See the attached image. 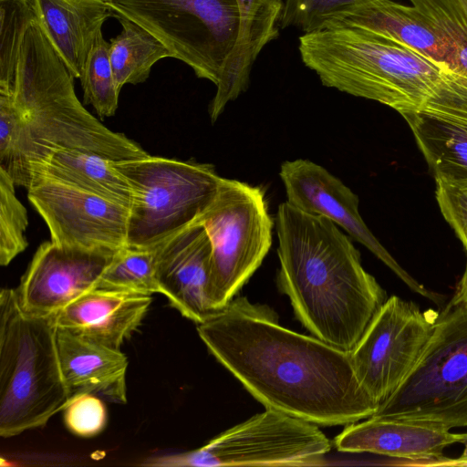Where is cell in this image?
<instances>
[{"label":"cell","instance_id":"6da1fadb","mask_svg":"<svg viewBox=\"0 0 467 467\" xmlns=\"http://www.w3.org/2000/svg\"><path fill=\"white\" fill-rule=\"evenodd\" d=\"M197 332L265 409L318 426H347L379 407L358 381L350 352L284 327L268 306L237 297L197 324Z\"/></svg>","mask_w":467,"mask_h":467},{"label":"cell","instance_id":"7a4b0ae2","mask_svg":"<svg viewBox=\"0 0 467 467\" xmlns=\"http://www.w3.org/2000/svg\"><path fill=\"white\" fill-rule=\"evenodd\" d=\"M74 77L36 17L19 48L11 87L0 89V167L16 185L28 187V169L60 150L93 152L113 161L148 156L81 104Z\"/></svg>","mask_w":467,"mask_h":467},{"label":"cell","instance_id":"3957f363","mask_svg":"<svg viewBox=\"0 0 467 467\" xmlns=\"http://www.w3.org/2000/svg\"><path fill=\"white\" fill-rule=\"evenodd\" d=\"M277 285L312 336L351 352L388 299L349 236L287 202L275 216Z\"/></svg>","mask_w":467,"mask_h":467},{"label":"cell","instance_id":"277c9868","mask_svg":"<svg viewBox=\"0 0 467 467\" xmlns=\"http://www.w3.org/2000/svg\"><path fill=\"white\" fill-rule=\"evenodd\" d=\"M298 50L324 86L400 114L421 107L451 71L448 64L408 46L342 25L303 34Z\"/></svg>","mask_w":467,"mask_h":467},{"label":"cell","instance_id":"5b68a950","mask_svg":"<svg viewBox=\"0 0 467 467\" xmlns=\"http://www.w3.org/2000/svg\"><path fill=\"white\" fill-rule=\"evenodd\" d=\"M57 314L27 313L16 288L0 293V435L42 427L69 401L57 347Z\"/></svg>","mask_w":467,"mask_h":467},{"label":"cell","instance_id":"8992f818","mask_svg":"<svg viewBox=\"0 0 467 467\" xmlns=\"http://www.w3.org/2000/svg\"><path fill=\"white\" fill-rule=\"evenodd\" d=\"M132 189L127 246L153 249L199 223L223 178L213 165L159 156L114 161Z\"/></svg>","mask_w":467,"mask_h":467},{"label":"cell","instance_id":"52a82bcc","mask_svg":"<svg viewBox=\"0 0 467 467\" xmlns=\"http://www.w3.org/2000/svg\"><path fill=\"white\" fill-rule=\"evenodd\" d=\"M371 417L467 427V306L450 303L417 365Z\"/></svg>","mask_w":467,"mask_h":467},{"label":"cell","instance_id":"ba28073f","mask_svg":"<svg viewBox=\"0 0 467 467\" xmlns=\"http://www.w3.org/2000/svg\"><path fill=\"white\" fill-rule=\"evenodd\" d=\"M113 17L130 19L158 38L194 74L220 81L236 43V0H109Z\"/></svg>","mask_w":467,"mask_h":467},{"label":"cell","instance_id":"9c48e42d","mask_svg":"<svg viewBox=\"0 0 467 467\" xmlns=\"http://www.w3.org/2000/svg\"><path fill=\"white\" fill-rule=\"evenodd\" d=\"M199 223L212 244L210 298L218 311L261 265L272 244L274 222L260 187L223 178Z\"/></svg>","mask_w":467,"mask_h":467},{"label":"cell","instance_id":"30bf717a","mask_svg":"<svg viewBox=\"0 0 467 467\" xmlns=\"http://www.w3.org/2000/svg\"><path fill=\"white\" fill-rule=\"evenodd\" d=\"M332 448L318 425L272 410L233 426L196 450L163 455L151 466H322Z\"/></svg>","mask_w":467,"mask_h":467},{"label":"cell","instance_id":"8fae6325","mask_svg":"<svg viewBox=\"0 0 467 467\" xmlns=\"http://www.w3.org/2000/svg\"><path fill=\"white\" fill-rule=\"evenodd\" d=\"M438 313L388 297L350 352L354 373L379 406L406 380L432 335Z\"/></svg>","mask_w":467,"mask_h":467},{"label":"cell","instance_id":"7c38bea8","mask_svg":"<svg viewBox=\"0 0 467 467\" xmlns=\"http://www.w3.org/2000/svg\"><path fill=\"white\" fill-rule=\"evenodd\" d=\"M27 198L64 246L119 250L127 246L130 208L53 180L34 179Z\"/></svg>","mask_w":467,"mask_h":467},{"label":"cell","instance_id":"4fadbf2b","mask_svg":"<svg viewBox=\"0 0 467 467\" xmlns=\"http://www.w3.org/2000/svg\"><path fill=\"white\" fill-rule=\"evenodd\" d=\"M286 202L307 213L329 219L366 246L413 292L441 305L443 296L428 290L407 273L370 232L358 212V196L322 166L303 159L281 164Z\"/></svg>","mask_w":467,"mask_h":467},{"label":"cell","instance_id":"5bb4252c","mask_svg":"<svg viewBox=\"0 0 467 467\" xmlns=\"http://www.w3.org/2000/svg\"><path fill=\"white\" fill-rule=\"evenodd\" d=\"M116 251L42 243L16 288L21 306L33 315L57 314L97 287Z\"/></svg>","mask_w":467,"mask_h":467},{"label":"cell","instance_id":"9a60e30c","mask_svg":"<svg viewBox=\"0 0 467 467\" xmlns=\"http://www.w3.org/2000/svg\"><path fill=\"white\" fill-rule=\"evenodd\" d=\"M400 115L435 179L467 177V76L451 69L421 107Z\"/></svg>","mask_w":467,"mask_h":467},{"label":"cell","instance_id":"2e32d148","mask_svg":"<svg viewBox=\"0 0 467 467\" xmlns=\"http://www.w3.org/2000/svg\"><path fill=\"white\" fill-rule=\"evenodd\" d=\"M153 249L161 294L171 305L196 324L215 313L210 298L212 244L203 225L194 223Z\"/></svg>","mask_w":467,"mask_h":467},{"label":"cell","instance_id":"e0dca14e","mask_svg":"<svg viewBox=\"0 0 467 467\" xmlns=\"http://www.w3.org/2000/svg\"><path fill=\"white\" fill-rule=\"evenodd\" d=\"M465 433L431 424L389 418L369 417L348 424L335 438L343 452H369L406 462V464L453 465L443 451L462 443Z\"/></svg>","mask_w":467,"mask_h":467},{"label":"cell","instance_id":"ac0fdd59","mask_svg":"<svg viewBox=\"0 0 467 467\" xmlns=\"http://www.w3.org/2000/svg\"><path fill=\"white\" fill-rule=\"evenodd\" d=\"M152 302L150 295L96 287L57 313V326L120 349L140 325Z\"/></svg>","mask_w":467,"mask_h":467},{"label":"cell","instance_id":"d6986e66","mask_svg":"<svg viewBox=\"0 0 467 467\" xmlns=\"http://www.w3.org/2000/svg\"><path fill=\"white\" fill-rule=\"evenodd\" d=\"M57 347L70 399L90 393L109 402L126 403L128 358L120 349L58 326Z\"/></svg>","mask_w":467,"mask_h":467},{"label":"cell","instance_id":"ffe728a7","mask_svg":"<svg viewBox=\"0 0 467 467\" xmlns=\"http://www.w3.org/2000/svg\"><path fill=\"white\" fill-rule=\"evenodd\" d=\"M239 26L236 43L216 86L209 113L215 121L230 101L246 90L252 67L262 49L279 36L285 0H236Z\"/></svg>","mask_w":467,"mask_h":467},{"label":"cell","instance_id":"44dd1931","mask_svg":"<svg viewBox=\"0 0 467 467\" xmlns=\"http://www.w3.org/2000/svg\"><path fill=\"white\" fill-rule=\"evenodd\" d=\"M36 20L75 78L105 21L113 17L109 0H32Z\"/></svg>","mask_w":467,"mask_h":467},{"label":"cell","instance_id":"7402d4cb","mask_svg":"<svg viewBox=\"0 0 467 467\" xmlns=\"http://www.w3.org/2000/svg\"><path fill=\"white\" fill-rule=\"evenodd\" d=\"M336 25L366 30L443 63H446L451 51L450 41L420 11L413 5L392 0L366 4L340 16L324 27Z\"/></svg>","mask_w":467,"mask_h":467},{"label":"cell","instance_id":"603a6c76","mask_svg":"<svg viewBox=\"0 0 467 467\" xmlns=\"http://www.w3.org/2000/svg\"><path fill=\"white\" fill-rule=\"evenodd\" d=\"M34 179L53 180L130 207L132 189L114 161L79 150H60L30 165L28 186ZM28 188V187H27Z\"/></svg>","mask_w":467,"mask_h":467},{"label":"cell","instance_id":"cb8c5ba5","mask_svg":"<svg viewBox=\"0 0 467 467\" xmlns=\"http://www.w3.org/2000/svg\"><path fill=\"white\" fill-rule=\"evenodd\" d=\"M121 31L109 40V60L119 90L126 84H140L149 78L153 65L172 57L152 34L125 17H116Z\"/></svg>","mask_w":467,"mask_h":467},{"label":"cell","instance_id":"d4e9b609","mask_svg":"<svg viewBox=\"0 0 467 467\" xmlns=\"http://www.w3.org/2000/svg\"><path fill=\"white\" fill-rule=\"evenodd\" d=\"M109 42L99 33L88 54L80 78L85 104L91 105L99 117L113 116L118 109L119 90L109 60Z\"/></svg>","mask_w":467,"mask_h":467},{"label":"cell","instance_id":"484cf974","mask_svg":"<svg viewBox=\"0 0 467 467\" xmlns=\"http://www.w3.org/2000/svg\"><path fill=\"white\" fill-rule=\"evenodd\" d=\"M97 287L161 294L156 278L154 249L125 246L116 251Z\"/></svg>","mask_w":467,"mask_h":467},{"label":"cell","instance_id":"4316f807","mask_svg":"<svg viewBox=\"0 0 467 467\" xmlns=\"http://www.w3.org/2000/svg\"><path fill=\"white\" fill-rule=\"evenodd\" d=\"M16 183L0 167V265H8L28 245L27 212L16 194Z\"/></svg>","mask_w":467,"mask_h":467},{"label":"cell","instance_id":"83f0119b","mask_svg":"<svg viewBox=\"0 0 467 467\" xmlns=\"http://www.w3.org/2000/svg\"><path fill=\"white\" fill-rule=\"evenodd\" d=\"M0 88H7L14 80L22 39L36 14L32 0H0Z\"/></svg>","mask_w":467,"mask_h":467},{"label":"cell","instance_id":"f1b7e54d","mask_svg":"<svg viewBox=\"0 0 467 467\" xmlns=\"http://www.w3.org/2000/svg\"><path fill=\"white\" fill-rule=\"evenodd\" d=\"M377 0H285L280 28L305 33L323 28L340 16Z\"/></svg>","mask_w":467,"mask_h":467},{"label":"cell","instance_id":"f546056e","mask_svg":"<svg viewBox=\"0 0 467 467\" xmlns=\"http://www.w3.org/2000/svg\"><path fill=\"white\" fill-rule=\"evenodd\" d=\"M451 42L467 44V0H410Z\"/></svg>","mask_w":467,"mask_h":467},{"label":"cell","instance_id":"4dcf8cb0","mask_svg":"<svg viewBox=\"0 0 467 467\" xmlns=\"http://www.w3.org/2000/svg\"><path fill=\"white\" fill-rule=\"evenodd\" d=\"M104 401L100 397L90 393L79 394L70 399L63 410L67 428L82 438L99 434L108 420Z\"/></svg>","mask_w":467,"mask_h":467},{"label":"cell","instance_id":"1f68e13d","mask_svg":"<svg viewBox=\"0 0 467 467\" xmlns=\"http://www.w3.org/2000/svg\"><path fill=\"white\" fill-rule=\"evenodd\" d=\"M435 181L440 210L467 252V177Z\"/></svg>","mask_w":467,"mask_h":467},{"label":"cell","instance_id":"d6a6232c","mask_svg":"<svg viewBox=\"0 0 467 467\" xmlns=\"http://www.w3.org/2000/svg\"><path fill=\"white\" fill-rule=\"evenodd\" d=\"M450 303L467 306V264Z\"/></svg>","mask_w":467,"mask_h":467},{"label":"cell","instance_id":"836d02e7","mask_svg":"<svg viewBox=\"0 0 467 467\" xmlns=\"http://www.w3.org/2000/svg\"><path fill=\"white\" fill-rule=\"evenodd\" d=\"M462 444H464L463 452L459 459L453 460L454 465H467V433H465Z\"/></svg>","mask_w":467,"mask_h":467}]
</instances>
